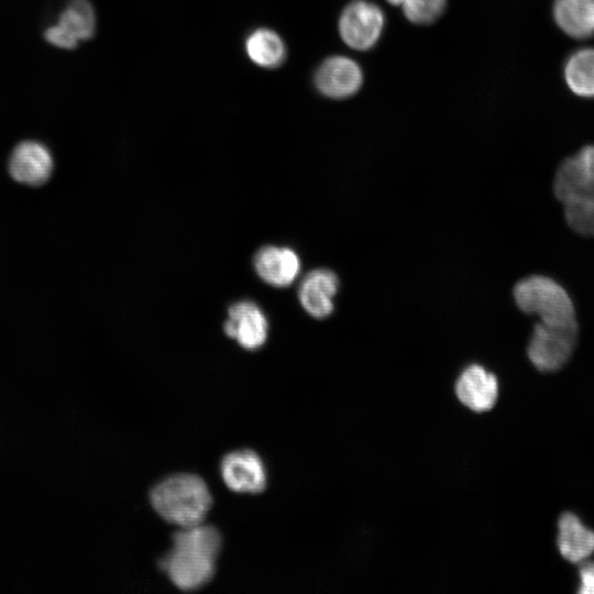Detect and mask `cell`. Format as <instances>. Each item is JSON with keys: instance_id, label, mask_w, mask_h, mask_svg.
Wrapping results in <instances>:
<instances>
[{"instance_id": "6da1fadb", "label": "cell", "mask_w": 594, "mask_h": 594, "mask_svg": "<svg viewBox=\"0 0 594 594\" xmlns=\"http://www.w3.org/2000/svg\"><path fill=\"white\" fill-rule=\"evenodd\" d=\"M221 544V535L212 526L201 522L179 528L160 568L179 590H198L211 581Z\"/></svg>"}, {"instance_id": "7a4b0ae2", "label": "cell", "mask_w": 594, "mask_h": 594, "mask_svg": "<svg viewBox=\"0 0 594 594\" xmlns=\"http://www.w3.org/2000/svg\"><path fill=\"white\" fill-rule=\"evenodd\" d=\"M151 504L167 522L179 528L204 522L212 497L205 481L189 473L172 475L151 491Z\"/></svg>"}, {"instance_id": "3957f363", "label": "cell", "mask_w": 594, "mask_h": 594, "mask_svg": "<svg viewBox=\"0 0 594 594\" xmlns=\"http://www.w3.org/2000/svg\"><path fill=\"white\" fill-rule=\"evenodd\" d=\"M520 310L538 315L550 324L576 323L573 302L565 289L553 279L534 275L519 280L513 290Z\"/></svg>"}, {"instance_id": "277c9868", "label": "cell", "mask_w": 594, "mask_h": 594, "mask_svg": "<svg viewBox=\"0 0 594 594\" xmlns=\"http://www.w3.org/2000/svg\"><path fill=\"white\" fill-rule=\"evenodd\" d=\"M578 339V324L538 322L528 343L530 362L542 372L561 369L571 358Z\"/></svg>"}, {"instance_id": "5b68a950", "label": "cell", "mask_w": 594, "mask_h": 594, "mask_svg": "<svg viewBox=\"0 0 594 594\" xmlns=\"http://www.w3.org/2000/svg\"><path fill=\"white\" fill-rule=\"evenodd\" d=\"M384 24L385 16L380 7L366 0H354L341 12L339 33L349 47L367 51L378 42Z\"/></svg>"}, {"instance_id": "8992f818", "label": "cell", "mask_w": 594, "mask_h": 594, "mask_svg": "<svg viewBox=\"0 0 594 594\" xmlns=\"http://www.w3.org/2000/svg\"><path fill=\"white\" fill-rule=\"evenodd\" d=\"M317 89L331 99H345L356 94L363 84V72L352 58L330 56L318 67L315 75Z\"/></svg>"}, {"instance_id": "52a82bcc", "label": "cell", "mask_w": 594, "mask_h": 594, "mask_svg": "<svg viewBox=\"0 0 594 594\" xmlns=\"http://www.w3.org/2000/svg\"><path fill=\"white\" fill-rule=\"evenodd\" d=\"M224 333L243 349L254 351L264 345L268 323L262 309L251 300H240L229 306Z\"/></svg>"}, {"instance_id": "ba28073f", "label": "cell", "mask_w": 594, "mask_h": 594, "mask_svg": "<svg viewBox=\"0 0 594 594\" xmlns=\"http://www.w3.org/2000/svg\"><path fill=\"white\" fill-rule=\"evenodd\" d=\"M220 471L223 482L233 492L257 494L266 487V469L254 451L228 453L221 461Z\"/></svg>"}, {"instance_id": "9c48e42d", "label": "cell", "mask_w": 594, "mask_h": 594, "mask_svg": "<svg viewBox=\"0 0 594 594\" xmlns=\"http://www.w3.org/2000/svg\"><path fill=\"white\" fill-rule=\"evenodd\" d=\"M454 393L458 400L474 413L494 408L499 395L498 380L480 364L466 366L459 375Z\"/></svg>"}, {"instance_id": "30bf717a", "label": "cell", "mask_w": 594, "mask_h": 594, "mask_svg": "<svg viewBox=\"0 0 594 594\" xmlns=\"http://www.w3.org/2000/svg\"><path fill=\"white\" fill-rule=\"evenodd\" d=\"M96 30V15L87 0H72L61 13L58 23L46 30L47 41L61 48H75L80 40L90 38Z\"/></svg>"}, {"instance_id": "8fae6325", "label": "cell", "mask_w": 594, "mask_h": 594, "mask_svg": "<svg viewBox=\"0 0 594 594\" xmlns=\"http://www.w3.org/2000/svg\"><path fill=\"white\" fill-rule=\"evenodd\" d=\"M591 189H594V145H586L560 164L553 191L562 202L572 195Z\"/></svg>"}, {"instance_id": "7c38bea8", "label": "cell", "mask_w": 594, "mask_h": 594, "mask_svg": "<svg viewBox=\"0 0 594 594\" xmlns=\"http://www.w3.org/2000/svg\"><path fill=\"white\" fill-rule=\"evenodd\" d=\"M11 176L26 185L44 184L53 170V158L48 148L35 141H24L15 146L10 161Z\"/></svg>"}, {"instance_id": "4fadbf2b", "label": "cell", "mask_w": 594, "mask_h": 594, "mask_svg": "<svg viewBox=\"0 0 594 594\" xmlns=\"http://www.w3.org/2000/svg\"><path fill=\"white\" fill-rule=\"evenodd\" d=\"M253 266L266 284L287 287L298 277L300 260L290 248L266 245L254 254Z\"/></svg>"}, {"instance_id": "5bb4252c", "label": "cell", "mask_w": 594, "mask_h": 594, "mask_svg": "<svg viewBox=\"0 0 594 594\" xmlns=\"http://www.w3.org/2000/svg\"><path fill=\"white\" fill-rule=\"evenodd\" d=\"M338 287L339 279L332 271L316 268L301 279L298 298L306 312L314 318L323 319L334 309L333 298Z\"/></svg>"}, {"instance_id": "9a60e30c", "label": "cell", "mask_w": 594, "mask_h": 594, "mask_svg": "<svg viewBox=\"0 0 594 594\" xmlns=\"http://www.w3.org/2000/svg\"><path fill=\"white\" fill-rule=\"evenodd\" d=\"M557 543L564 559L578 563L594 552V531L587 528L576 515L564 513L558 521Z\"/></svg>"}, {"instance_id": "2e32d148", "label": "cell", "mask_w": 594, "mask_h": 594, "mask_svg": "<svg viewBox=\"0 0 594 594\" xmlns=\"http://www.w3.org/2000/svg\"><path fill=\"white\" fill-rule=\"evenodd\" d=\"M553 18L569 36L590 37L594 34V0H554Z\"/></svg>"}, {"instance_id": "e0dca14e", "label": "cell", "mask_w": 594, "mask_h": 594, "mask_svg": "<svg viewBox=\"0 0 594 594\" xmlns=\"http://www.w3.org/2000/svg\"><path fill=\"white\" fill-rule=\"evenodd\" d=\"M564 78L573 94L585 98L594 97V48L573 53L565 63Z\"/></svg>"}, {"instance_id": "ac0fdd59", "label": "cell", "mask_w": 594, "mask_h": 594, "mask_svg": "<svg viewBox=\"0 0 594 594\" xmlns=\"http://www.w3.org/2000/svg\"><path fill=\"white\" fill-rule=\"evenodd\" d=\"M249 57L263 67L278 66L285 57V46L273 31L261 29L253 32L246 41Z\"/></svg>"}, {"instance_id": "d6986e66", "label": "cell", "mask_w": 594, "mask_h": 594, "mask_svg": "<svg viewBox=\"0 0 594 594\" xmlns=\"http://www.w3.org/2000/svg\"><path fill=\"white\" fill-rule=\"evenodd\" d=\"M568 224L578 233L594 235V189L562 201Z\"/></svg>"}, {"instance_id": "ffe728a7", "label": "cell", "mask_w": 594, "mask_h": 594, "mask_svg": "<svg viewBox=\"0 0 594 594\" xmlns=\"http://www.w3.org/2000/svg\"><path fill=\"white\" fill-rule=\"evenodd\" d=\"M446 6L447 0H405L402 9L409 22L426 25L437 21Z\"/></svg>"}, {"instance_id": "44dd1931", "label": "cell", "mask_w": 594, "mask_h": 594, "mask_svg": "<svg viewBox=\"0 0 594 594\" xmlns=\"http://www.w3.org/2000/svg\"><path fill=\"white\" fill-rule=\"evenodd\" d=\"M579 579L578 592L581 594H594V561L581 566Z\"/></svg>"}, {"instance_id": "7402d4cb", "label": "cell", "mask_w": 594, "mask_h": 594, "mask_svg": "<svg viewBox=\"0 0 594 594\" xmlns=\"http://www.w3.org/2000/svg\"><path fill=\"white\" fill-rule=\"evenodd\" d=\"M392 6L402 7L405 0H386Z\"/></svg>"}]
</instances>
